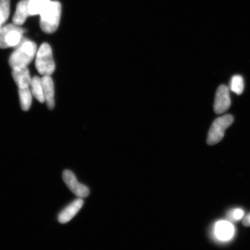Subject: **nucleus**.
Segmentation results:
<instances>
[{"label":"nucleus","mask_w":250,"mask_h":250,"mask_svg":"<svg viewBox=\"0 0 250 250\" xmlns=\"http://www.w3.org/2000/svg\"><path fill=\"white\" fill-rule=\"evenodd\" d=\"M62 5L58 1H50L40 14V26L43 32L48 34L57 30L60 23Z\"/></svg>","instance_id":"f257e3e1"},{"label":"nucleus","mask_w":250,"mask_h":250,"mask_svg":"<svg viewBox=\"0 0 250 250\" xmlns=\"http://www.w3.org/2000/svg\"><path fill=\"white\" fill-rule=\"evenodd\" d=\"M18 48L11 56L9 64L14 68L27 67L33 61L37 52L35 43L29 40H21Z\"/></svg>","instance_id":"f03ea898"},{"label":"nucleus","mask_w":250,"mask_h":250,"mask_svg":"<svg viewBox=\"0 0 250 250\" xmlns=\"http://www.w3.org/2000/svg\"><path fill=\"white\" fill-rule=\"evenodd\" d=\"M36 67L43 76H51L55 70L52 49L47 43H43L37 53Z\"/></svg>","instance_id":"7ed1b4c3"},{"label":"nucleus","mask_w":250,"mask_h":250,"mask_svg":"<svg viewBox=\"0 0 250 250\" xmlns=\"http://www.w3.org/2000/svg\"><path fill=\"white\" fill-rule=\"evenodd\" d=\"M234 121L232 115L228 114L216 119L212 123L209 130L207 143L209 146H214L223 140L225 132L232 125Z\"/></svg>","instance_id":"20e7f679"},{"label":"nucleus","mask_w":250,"mask_h":250,"mask_svg":"<svg viewBox=\"0 0 250 250\" xmlns=\"http://www.w3.org/2000/svg\"><path fill=\"white\" fill-rule=\"evenodd\" d=\"M24 30L14 24H9L0 29V48L17 46L20 44Z\"/></svg>","instance_id":"39448f33"},{"label":"nucleus","mask_w":250,"mask_h":250,"mask_svg":"<svg viewBox=\"0 0 250 250\" xmlns=\"http://www.w3.org/2000/svg\"><path fill=\"white\" fill-rule=\"evenodd\" d=\"M62 179L71 191L80 198H86L89 195L88 188L78 182L76 176L70 170L62 172Z\"/></svg>","instance_id":"423d86ee"},{"label":"nucleus","mask_w":250,"mask_h":250,"mask_svg":"<svg viewBox=\"0 0 250 250\" xmlns=\"http://www.w3.org/2000/svg\"><path fill=\"white\" fill-rule=\"evenodd\" d=\"M231 105L229 90L228 87L222 85L215 94L214 109L215 113L221 114L227 111Z\"/></svg>","instance_id":"0eeeda50"},{"label":"nucleus","mask_w":250,"mask_h":250,"mask_svg":"<svg viewBox=\"0 0 250 250\" xmlns=\"http://www.w3.org/2000/svg\"><path fill=\"white\" fill-rule=\"evenodd\" d=\"M83 205V200L78 199L70 203L58 215V221L61 224L67 223L73 219L78 212L82 208Z\"/></svg>","instance_id":"6e6552de"},{"label":"nucleus","mask_w":250,"mask_h":250,"mask_svg":"<svg viewBox=\"0 0 250 250\" xmlns=\"http://www.w3.org/2000/svg\"><path fill=\"white\" fill-rule=\"evenodd\" d=\"M12 75L19 88H26L30 86L32 78L27 67L14 68Z\"/></svg>","instance_id":"1a4fd4ad"},{"label":"nucleus","mask_w":250,"mask_h":250,"mask_svg":"<svg viewBox=\"0 0 250 250\" xmlns=\"http://www.w3.org/2000/svg\"><path fill=\"white\" fill-rule=\"evenodd\" d=\"M42 81L47 106L49 109H52L55 107L54 82L49 76H43Z\"/></svg>","instance_id":"9d476101"},{"label":"nucleus","mask_w":250,"mask_h":250,"mask_svg":"<svg viewBox=\"0 0 250 250\" xmlns=\"http://www.w3.org/2000/svg\"><path fill=\"white\" fill-rule=\"evenodd\" d=\"M29 0H21L18 3L16 9L15 14L13 17V22L18 26L22 25L26 21V19L29 17Z\"/></svg>","instance_id":"9b49d317"},{"label":"nucleus","mask_w":250,"mask_h":250,"mask_svg":"<svg viewBox=\"0 0 250 250\" xmlns=\"http://www.w3.org/2000/svg\"><path fill=\"white\" fill-rule=\"evenodd\" d=\"M233 228L229 222L221 221L217 223L215 233L219 239L228 240L231 239L233 234Z\"/></svg>","instance_id":"f8f14e48"},{"label":"nucleus","mask_w":250,"mask_h":250,"mask_svg":"<svg viewBox=\"0 0 250 250\" xmlns=\"http://www.w3.org/2000/svg\"><path fill=\"white\" fill-rule=\"evenodd\" d=\"M31 92L36 99L40 103L45 102L44 93H43V86L42 79L39 77H34L31 79Z\"/></svg>","instance_id":"ddd939ff"},{"label":"nucleus","mask_w":250,"mask_h":250,"mask_svg":"<svg viewBox=\"0 0 250 250\" xmlns=\"http://www.w3.org/2000/svg\"><path fill=\"white\" fill-rule=\"evenodd\" d=\"M51 0H29V13L30 16L40 15Z\"/></svg>","instance_id":"4468645a"},{"label":"nucleus","mask_w":250,"mask_h":250,"mask_svg":"<svg viewBox=\"0 0 250 250\" xmlns=\"http://www.w3.org/2000/svg\"><path fill=\"white\" fill-rule=\"evenodd\" d=\"M20 101L21 107L23 110L26 111L29 110L32 102V96H31V90L29 87L26 88L20 89Z\"/></svg>","instance_id":"2eb2a0df"},{"label":"nucleus","mask_w":250,"mask_h":250,"mask_svg":"<svg viewBox=\"0 0 250 250\" xmlns=\"http://www.w3.org/2000/svg\"><path fill=\"white\" fill-rule=\"evenodd\" d=\"M230 86L233 92L238 95H241L245 87L243 77L239 75L233 76L230 81Z\"/></svg>","instance_id":"dca6fc26"},{"label":"nucleus","mask_w":250,"mask_h":250,"mask_svg":"<svg viewBox=\"0 0 250 250\" xmlns=\"http://www.w3.org/2000/svg\"><path fill=\"white\" fill-rule=\"evenodd\" d=\"M10 13V0H0V24L7 21Z\"/></svg>","instance_id":"f3484780"},{"label":"nucleus","mask_w":250,"mask_h":250,"mask_svg":"<svg viewBox=\"0 0 250 250\" xmlns=\"http://www.w3.org/2000/svg\"><path fill=\"white\" fill-rule=\"evenodd\" d=\"M244 212L243 210L240 209H236L232 211H231L229 215H228V218L232 221H237L241 219L243 216Z\"/></svg>","instance_id":"a211bd4d"},{"label":"nucleus","mask_w":250,"mask_h":250,"mask_svg":"<svg viewBox=\"0 0 250 250\" xmlns=\"http://www.w3.org/2000/svg\"><path fill=\"white\" fill-rule=\"evenodd\" d=\"M243 226L246 227H250V213L247 215L244 218L243 221Z\"/></svg>","instance_id":"6ab92c4d"},{"label":"nucleus","mask_w":250,"mask_h":250,"mask_svg":"<svg viewBox=\"0 0 250 250\" xmlns=\"http://www.w3.org/2000/svg\"><path fill=\"white\" fill-rule=\"evenodd\" d=\"M2 27V25L0 24V29Z\"/></svg>","instance_id":"aec40b11"}]
</instances>
